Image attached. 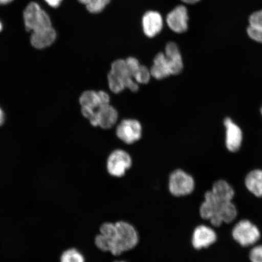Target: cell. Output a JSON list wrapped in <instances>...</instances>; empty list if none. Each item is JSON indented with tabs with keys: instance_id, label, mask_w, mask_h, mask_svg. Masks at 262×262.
<instances>
[{
	"instance_id": "1",
	"label": "cell",
	"mask_w": 262,
	"mask_h": 262,
	"mask_svg": "<svg viewBox=\"0 0 262 262\" xmlns=\"http://www.w3.org/2000/svg\"><path fill=\"white\" fill-rule=\"evenodd\" d=\"M116 229L109 238H105L107 252L118 256L124 252L133 250L139 243L138 232L134 226L125 221L115 223Z\"/></svg>"
},
{
	"instance_id": "2",
	"label": "cell",
	"mask_w": 262,
	"mask_h": 262,
	"mask_svg": "<svg viewBox=\"0 0 262 262\" xmlns=\"http://www.w3.org/2000/svg\"><path fill=\"white\" fill-rule=\"evenodd\" d=\"M24 20L26 30L37 33L52 28L50 18L37 3L32 2L26 8Z\"/></svg>"
},
{
	"instance_id": "3",
	"label": "cell",
	"mask_w": 262,
	"mask_h": 262,
	"mask_svg": "<svg viewBox=\"0 0 262 262\" xmlns=\"http://www.w3.org/2000/svg\"><path fill=\"white\" fill-rule=\"evenodd\" d=\"M194 178L184 170H174L169 175L168 189L171 194L176 198H183L191 194L195 189Z\"/></svg>"
},
{
	"instance_id": "4",
	"label": "cell",
	"mask_w": 262,
	"mask_h": 262,
	"mask_svg": "<svg viewBox=\"0 0 262 262\" xmlns=\"http://www.w3.org/2000/svg\"><path fill=\"white\" fill-rule=\"evenodd\" d=\"M231 234L234 240L242 247L254 245L261 236L259 228L248 219L237 222L232 228Z\"/></svg>"
},
{
	"instance_id": "5",
	"label": "cell",
	"mask_w": 262,
	"mask_h": 262,
	"mask_svg": "<svg viewBox=\"0 0 262 262\" xmlns=\"http://www.w3.org/2000/svg\"><path fill=\"white\" fill-rule=\"evenodd\" d=\"M132 163L131 157L125 150H115L107 158V172L115 178H122L132 166Z\"/></svg>"
},
{
	"instance_id": "6",
	"label": "cell",
	"mask_w": 262,
	"mask_h": 262,
	"mask_svg": "<svg viewBox=\"0 0 262 262\" xmlns=\"http://www.w3.org/2000/svg\"><path fill=\"white\" fill-rule=\"evenodd\" d=\"M224 124L225 128V146L228 151L237 152L243 143V131L230 117L225 118Z\"/></svg>"
},
{
	"instance_id": "7",
	"label": "cell",
	"mask_w": 262,
	"mask_h": 262,
	"mask_svg": "<svg viewBox=\"0 0 262 262\" xmlns=\"http://www.w3.org/2000/svg\"><path fill=\"white\" fill-rule=\"evenodd\" d=\"M217 240V235L214 229L205 225H200L193 231L191 244L196 250H202L214 245Z\"/></svg>"
},
{
	"instance_id": "8",
	"label": "cell",
	"mask_w": 262,
	"mask_h": 262,
	"mask_svg": "<svg viewBox=\"0 0 262 262\" xmlns=\"http://www.w3.org/2000/svg\"><path fill=\"white\" fill-rule=\"evenodd\" d=\"M142 127L139 121L125 119L122 121L116 129L117 136L126 144H133L142 137Z\"/></svg>"
},
{
	"instance_id": "9",
	"label": "cell",
	"mask_w": 262,
	"mask_h": 262,
	"mask_svg": "<svg viewBox=\"0 0 262 262\" xmlns=\"http://www.w3.org/2000/svg\"><path fill=\"white\" fill-rule=\"evenodd\" d=\"M188 12L185 6H177L170 12L166 17L168 27L177 34H183L188 29Z\"/></svg>"
},
{
	"instance_id": "10",
	"label": "cell",
	"mask_w": 262,
	"mask_h": 262,
	"mask_svg": "<svg viewBox=\"0 0 262 262\" xmlns=\"http://www.w3.org/2000/svg\"><path fill=\"white\" fill-rule=\"evenodd\" d=\"M164 54L171 67L172 75L181 74L184 69V62L178 45L174 42H168L166 45Z\"/></svg>"
},
{
	"instance_id": "11",
	"label": "cell",
	"mask_w": 262,
	"mask_h": 262,
	"mask_svg": "<svg viewBox=\"0 0 262 262\" xmlns=\"http://www.w3.org/2000/svg\"><path fill=\"white\" fill-rule=\"evenodd\" d=\"M144 33L149 38H153L162 31L163 26L161 14L156 11H148L144 15L142 20Z\"/></svg>"
},
{
	"instance_id": "12",
	"label": "cell",
	"mask_w": 262,
	"mask_h": 262,
	"mask_svg": "<svg viewBox=\"0 0 262 262\" xmlns=\"http://www.w3.org/2000/svg\"><path fill=\"white\" fill-rule=\"evenodd\" d=\"M238 215V209L232 201L222 203L219 206L217 215L211 224L214 227H219L224 224H231L235 220Z\"/></svg>"
},
{
	"instance_id": "13",
	"label": "cell",
	"mask_w": 262,
	"mask_h": 262,
	"mask_svg": "<svg viewBox=\"0 0 262 262\" xmlns=\"http://www.w3.org/2000/svg\"><path fill=\"white\" fill-rule=\"evenodd\" d=\"M111 73L122 78L125 88L133 92H137L139 90V85L131 76L127 69L125 60L119 59L115 61L111 65Z\"/></svg>"
},
{
	"instance_id": "14",
	"label": "cell",
	"mask_w": 262,
	"mask_h": 262,
	"mask_svg": "<svg viewBox=\"0 0 262 262\" xmlns=\"http://www.w3.org/2000/svg\"><path fill=\"white\" fill-rule=\"evenodd\" d=\"M118 116L117 110L110 104L101 106L97 110V126L103 129H110L116 123Z\"/></svg>"
},
{
	"instance_id": "15",
	"label": "cell",
	"mask_w": 262,
	"mask_h": 262,
	"mask_svg": "<svg viewBox=\"0 0 262 262\" xmlns=\"http://www.w3.org/2000/svg\"><path fill=\"white\" fill-rule=\"evenodd\" d=\"M150 72L151 77L159 80L165 79L172 75L171 67L164 52H160L156 55Z\"/></svg>"
},
{
	"instance_id": "16",
	"label": "cell",
	"mask_w": 262,
	"mask_h": 262,
	"mask_svg": "<svg viewBox=\"0 0 262 262\" xmlns=\"http://www.w3.org/2000/svg\"><path fill=\"white\" fill-rule=\"evenodd\" d=\"M210 191L214 198L221 202L232 201L235 196L233 187L225 180H218L213 183Z\"/></svg>"
},
{
	"instance_id": "17",
	"label": "cell",
	"mask_w": 262,
	"mask_h": 262,
	"mask_svg": "<svg viewBox=\"0 0 262 262\" xmlns=\"http://www.w3.org/2000/svg\"><path fill=\"white\" fill-rule=\"evenodd\" d=\"M245 185L248 191L255 198H262V169H255L247 173Z\"/></svg>"
},
{
	"instance_id": "18",
	"label": "cell",
	"mask_w": 262,
	"mask_h": 262,
	"mask_svg": "<svg viewBox=\"0 0 262 262\" xmlns=\"http://www.w3.org/2000/svg\"><path fill=\"white\" fill-rule=\"evenodd\" d=\"M57 37L56 32L53 28L37 33H32L31 44L35 48L44 49L51 46Z\"/></svg>"
},
{
	"instance_id": "19",
	"label": "cell",
	"mask_w": 262,
	"mask_h": 262,
	"mask_svg": "<svg viewBox=\"0 0 262 262\" xmlns=\"http://www.w3.org/2000/svg\"><path fill=\"white\" fill-rule=\"evenodd\" d=\"M247 34L251 40L262 44V9L252 14L249 18Z\"/></svg>"
},
{
	"instance_id": "20",
	"label": "cell",
	"mask_w": 262,
	"mask_h": 262,
	"mask_svg": "<svg viewBox=\"0 0 262 262\" xmlns=\"http://www.w3.org/2000/svg\"><path fill=\"white\" fill-rule=\"evenodd\" d=\"M79 101L81 107H90L97 110L98 108L101 106L98 92L94 91L84 92L80 97Z\"/></svg>"
},
{
	"instance_id": "21",
	"label": "cell",
	"mask_w": 262,
	"mask_h": 262,
	"mask_svg": "<svg viewBox=\"0 0 262 262\" xmlns=\"http://www.w3.org/2000/svg\"><path fill=\"white\" fill-rule=\"evenodd\" d=\"M82 4L86 5L88 11L97 14L103 11L109 4L111 0H78Z\"/></svg>"
},
{
	"instance_id": "22",
	"label": "cell",
	"mask_w": 262,
	"mask_h": 262,
	"mask_svg": "<svg viewBox=\"0 0 262 262\" xmlns=\"http://www.w3.org/2000/svg\"><path fill=\"white\" fill-rule=\"evenodd\" d=\"M60 262H85V260L83 254L75 248H70L61 254Z\"/></svg>"
},
{
	"instance_id": "23",
	"label": "cell",
	"mask_w": 262,
	"mask_h": 262,
	"mask_svg": "<svg viewBox=\"0 0 262 262\" xmlns=\"http://www.w3.org/2000/svg\"><path fill=\"white\" fill-rule=\"evenodd\" d=\"M107 80L110 89L113 93L115 94L120 93L125 89L122 78L111 73V72H110V73L108 74Z\"/></svg>"
},
{
	"instance_id": "24",
	"label": "cell",
	"mask_w": 262,
	"mask_h": 262,
	"mask_svg": "<svg viewBox=\"0 0 262 262\" xmlns=\"http://www.w3.org/2000/svg\"><path fill=\"white\" fill-rule=\"evenodd\" d=\"M150 70L145 67V66L140 65L138 70L134 74L133 78L135 79L137 83L146 84L149 83L150 78H151Z\"/></svg>"
},
{
	"instance_id": "25",
	"label": "cell",
	"mask_w": 262,
	"mask_h": 262,
	"mask_svg": "<svg viewBox=\"0 0 262 262\" xmlns=\"http://www.w3.org/2000/svg\"><path fill=\"white\" fill-rule=\"evenodd\" d=\"M251 262H262V245L255 246L249 253Z\"/></svg>"
},
{
	"instance_id": "26",
	"label": "cell",
	"mask_w": 262,
	"mask_h": 262,
	"mask_svg": "<svg viewBox=\"0 0 262 262\" xmlns=\"http://www.w3.org/2000/svg\"><path fill=\"white\" fill-rule=\"evenodd\" d=\"M125 61L129 73L133 78L134 74L140 66L139 61L137 58L134 57L127 58Z\"/></svg>"
},
{
	"instance_id": "27",
	"label": "cell",
	"mask_w": 262,
	"mask_h": 262,
	"mask_svg": "<svg viewBox=\"0 0 262 262\" xmlns=\"http://www.w3.org/2000/svg\"><path fill=\"white\" fill-rule=\"evenodd\" d=\"M98 96L100 101L101 106L105 105V104H110V97L108 94L104 91H98Z\"/></svg>"
},
{
	"instance_id": "28",
	"label": "cell",
	"mask_w": 262,
	"mask_h": 262,
	"mask_svg": "<svg viewBox=\"0 0 262 262\" xmlns=\"http://www.w3.org/2000/svg\"><path fill=\"white\" fill-rule=\"evenodd\" d=\"M48 4L52 8H57L60 6L62 0H45Z\"/></svg>"
},
{
	"instance_id": "29",
	"label": "cell",
	"mask_w": 262,
	"mask_h": 262,
	"mask_svg": "<svg viewBox=\"0 0 262 262\" xmlns=\"http://www.w3.org/2000/svg\"><path fill=\"white\" fill-rule=\"evenodd\" d=\"M181 1L186 3V4L193 5L195 4V3H198L201 0H181Z\"/></svg>"
},
{
	"instance_id": "30",
	"label": "cell",
	"mask_w": 262,
	"mask_h": 262,
	"mask_svg": "<svg viewBox=\"0 0 262 262\" xmlns=\"http://www.w3.org/2000/svg\"><path fill=\"white\" fill-rule=\"evenodd\" d=\"M4 122V114H3L2 111L0 110V126Z\"/></svg>"
},
{
	"instance_id": "31",
	"label": "cell",
	"mask_w": 262,
	"mask_h": 262,
	"mask_svg": "<svg viewBox=\"0 0 262 262\" xmlns=\"http://www.w3.org/2000/svg\"><path fill=\"white\" fill-rule=\"evenodd\" d=\"M12 1L13 0H0V5H7Z\"/></svg>"
},
{
	"instance_id": "32",
	"label": "cell",
	"mask_w": 262,
	"mask_h": 262,
	"mask_svg": "<svg viewBox=\"0 0 262 262\" xmlns=\"http://www.w3.org/2000/svg\"><path fill=\"white\" fill-rule=\"evenodd\" d=\"M2 25L1 23H0V31H2Z\"/></svg>"
},
{
	"instance_id": "33",
	"label": "cell",
	"mask_w": 262,
	"mask_h": 262,
	"mask_svg": "<svg viewBox=\"0 0 262 262\" xmlns=\"http://www.w3.org/2000/svg\"><path fill=\"white\" fill-rule=\"evenodd\" d=\"M260 114H261V116H262V105L261 106V107H260Z\"/></svg>"
},
{
	"instance_id": "34",
	"label": "cell",
	"mask_w": 262,
	"mask_h": 262,
	"mask_svg": "<svg viewBox=\"0 0 262 262\" xmlns=\"http://www.w3.org/2000/svg\"><path fill=\"white\" fill-rule=\"evenodd\" d=\"M115 262H126V261H115Z\"/></svg>"
}]
</instances>
